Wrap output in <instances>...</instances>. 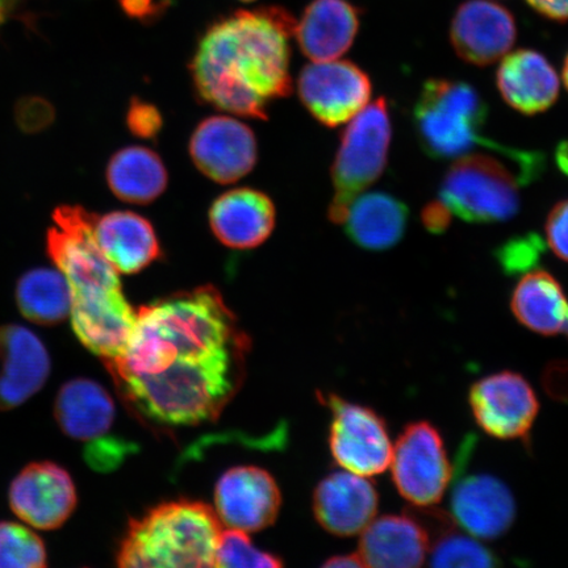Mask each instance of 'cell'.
I'll list each match as a JSON object with an SVG mask.
<instances>
[{
    "label": "cell",
    "instance_id": "1",
    "mask_svg": "<svg viewBox=\"0 0 568 568\" xmlns=\"http://www.w3.org/2000/svg\"><path fill=\"white\" fill-rule=\"evenodd\" d=\"M136 312L123 354L104 364L128 408L158 428L215 422L243 386L251 349L220 291L207 284Z\"/></svg>",
    "mask_w": 568,
    "mask_h": 568
},
{
    "label": "cell",
    "instance_id": "2",
    "mask_svg": "<svg viewBox=\"0 0 568 568\" xmlns=\"http://www.w3.org/2000/svg\"><path fill=\"white\" fill-rule=\"evenodd\" d=\"M295 21L267 7L239 11L213 23L190 63L199 98L232 115L264 120L274 102L290 95V38Z\"/></svg>",
    "mask_w": 568,
    "mask_h": 568
},
{
    "label": "cell",
    "instance_id": "3",
    "mask_svg": "<svg viewBox=\"0 0 568 568\" xmlns=\"http://www.w3.org/2000/svg\"><path fill=\"white\" fill-rule=\"evenodd\" d=\"M220 535L219 517L207 504L162 503L128 524L116 564L123 568L216 567Z\"/></svg>",
    "mask_w": 568,
    "mask_h": 568
},
{
    "label": "cell",
    "instance_id": "4",
    "mask_svg": "<svg viewBox=\"0 0 568 568\" xmlns=\"http://www.w3.org/2000/svg\"><path fill=\"white\" fill-rule=\"evenodd\" d=\"M412 115L418 142L433 160L459 159L478 144L504 151V146L483 139L488 105L466 82L426 81Z\"/></svg>",
    "mask_w": 568,
    "mask_h": 568
},
{
    "label": "cell",
    "instance_id": "5",
    "mask_svg": "<svg viewBox=\"0 0 568 568\" xmlns=\"http://www.w3.org/2000/svg\"><path fill=\"white\" fill-rule=\"evenodd\" d=\"M393 126L385 98L355 115L341 136L332 182L336 194L329 205L331 222L341 223L347 205L385 173Z\"/></svg>",
    "mask_w": 568,
    "mask_h": 568
},
{
    "label": "cell",
    "instance_id": "6",
    "mask_svg": "<svg viewBox=\"0 0 568 568\" xmlns=\"http://www.w3.org/2000/svg\"><path fill=\"white\" fill-rule=\"evenodd\" d=\"M439 196L454 215L474 224L508 222L521 203L516 175L487 154L457 159L444 176Z\"/></svg>",
    "mask_w": 568,
    "mask_h": 568
},
{
    "label": "cell",
    "instance_id": "7",
    "mask_svg": "<svg viewBox=\"0 0 568 568\" xmlns=\"http://www.w3.org/2000/svg\"><path fill=\"white\" fill-rule=\"evenodd\" d=\"M94 219L78 205H61L53 212L54 226L48 232V255L65 275L73 297L122 291L116 268L97 244Z\"/></svg>",
    "mask_w": 568,
    "mask_h": 568
},
{
    "label": "cell",
    "instance_id": "8",
    "mask_svg": "<svg viewBox=\"0 0 568 568\" xmlns=\"http://www.w3.org/2000/svg\"><path fill=\"white\" fill-rule=\"evenodd\" d=\"M389 466L397 493L416 507L435 506L453 478L444 438L426 422L412 423L403 429Z\"/></svg>",
    "mask_w": 568,
    "mask_h": 568
},
{
    "label": "cell",
    "instance_id": "9",
    "mask_svg": "<svg viewBox=\"0 0 568 568\" xmlns=\"http://www.w3.org/2000/svg\"><path fill=\"white\" fill-rule=\"evenodd\" d=\"M320 400L331 410L329 449L338 466L366 478L385 473L394 449L385 418L336 394Z\"/></svg>",
    "mask_w": 568,
    "mask_h": 568
},
{
    "label": "cell",
    "instance_id": "10",
    "mask_svg": "<svg viewBox=\"0 0 568 568\" xmlns=\"http://www.w3.org/2000/svg\"><path fill=\"white\" fill-rule=\"evenodd\" d=\"M371 78L351 61H323L305 67L297 78V94L318 123L336 128L371 101Z\"/></svg>",
    "mask_w": 568,
    "mask_h": 568
},
{
    "label": "cell",
    "instance_id": "11",
    "mask_svg": "<svg viewBox=\"0 0 568 568\" xmlns=\"http://www.w3.org/2000/svg\"><path fill=\"white\" fill-rule=\"evenodd\" d=\"M468 404L481 430L499 439H528L539 410L535 389L514 372L496 373L475 382Z\"/></svg>",
    "mask_w": 568,
    "mask_h": 568
},
{
    "label": "cell",
    "instance_id": "12",
    "mask_svg": "<svg viewBox=\"0 0 568 568\" xmlns=\"http://www.w3.org/2000/svg\"><path fill=\"white\" fill-rule=\"evenodd\" d=\"M189 149L199 172L220 184L243 180L258 160L254 132L230 116L204 119L191 134Z\"/></svg>",
    "mask_w": 568,
    "mask_h": 568
},
{
    "label": "cell",
    "instance_id": "13",
    "mask_svg": "<svg viewBox=\"0 0 568 568\" xmlns=\"http://www.w3.org/2000/svg\"><path fill=\"white\" fill-rule=\"evenodd\" d=\"M9 500L21 521L36 529L54 530L73 515L78 495L65 468L54 462H33L12 480Z\"/></svg>",
    "mask_w": 568,
    "mask_h": 568
},
{
    "label": "cell",
    "instance_id": "14",
    "mask_svg": "<svg viewBox=\"0 0 568 568\" xmlns=\"http://www.w3.org/2000/svg\"><path fill=\"white\" fill-rule=\"evenodd\" d=\"M215 504L220 521L253 532L272 527L280 515L282 495L272 474L264 468L236 466L217 480Z\"/></svg>",
    "mask_w": 568,
    "mask_h": 568
},
{
    "label": "cell",
    "instance_id": "15",
    "mask_svg": "<svg viewBox=\"0 0 568 568\" xmlns=\"http://www.w3.org/2000/svg\"><path fill=\"white\" fill-rule=\"evenodd\" d=\"M516 38L513 13L489 0H467L452 21L454 51L475 67H488L501 60L515 45Z\"/></svg>",
    "mask_w": 568,
    "mask_h": 568
},
{
    "label": "cell",
    "instance_id": "16",
    "mask_svg": "<svg viewBox=\"0 0 568 568\" xmlns=\"http://www.w3.org/2000/svg\"><path fill=\"white\" fill-rule=\"evenodd\" d=\"M0 410H11L31 399L51 374L45 345L19 324L0 326Z\"/></svg>",
    "mask_w": 568,
    "mask_h": 568
},
{
    "label": "cell",
    "instance_id": "17",
    "mask_svg": "<svg viewBox=\"0 0 568 568\" xmlns=\"http://www.w3.org/2000/svg\"><path fill=\"white\" fill-rule=\"evenodd\" d=\"M312 506L320 527L333 536L353 537L374 520L379 497L366 477L344 470L318 483Z\"/></svg>",
    "mask_w": 568,
    "mask_h": 568
},
{
    "label": "cell",
    "instance_id": "18",
    "mask_svg": "<svg viewBox=\"0 0 568 568\" xmlns=\"http://www.w3.org/2000/svg\"><path fill=\"white\" fill-rule=\"evenodd\" d=\"M452 510L468 535L480 539H496L513 528L516 501L500 479L488 474L460 478L452 495Z\"/></svg>",
    "mask_w": 568,
    "mask_h": 568
},
{
    "label": "cell",
    "instance_id": "19",
    "mask_svg": "<svg viewBox=\"0 0 568 568\" xmlns=\"http://www.w3.org/2000/svg\"><path fill=\"white\" fill-rule=\"evenodd\" d=\"M70 316L78 339L105 364L123 354L136 325L138 312L120 291L97 297H74Z\"/></svg>",
    "mask_w": 568,
    "mask_h": 568
},
{
    "label": "cell",
    "instance_id": "20",
    "mask_svg": "<svg viewBox=\"0 0 568 568\" xmlns=\"http://www.w3.org/2000/svg\"><path fill=\"white\" fill-rule=\"evenodd\" d=\"M275 216L272 199L254 189L226 191L212 203L209 213L212 233L236 251L266 243L275 229Z\"/></svg>",
    "mask_w": 568,
    "mask_h": 568
},
{
    "label": "cell",
    "instance_id": "21",
    "mask_svg": "<svg viewBox=\"0 0 568 568\" xmlns=\"http://www.w3.org/2000/svg\"><path fill=\"white\" fill-rule=\"evenodd\" d=\"M496 84L508 105L523 115L548 111L559 98V77L546 57L531 49L503 57Z\"/></svg>",
    "mask_w": 568,
    "mask_h": 568
},
{
    "label": "cell",
    "instance_id": "22",
    "mask_svg": "<svg viewBox=\"0 0 568 568\" xmlns=\"http://www.w3.org/2000/svg\"><path fill=\"white\" fill-rule=\"evenodd\" d=\"M429 537L414 516L386 515L361 532L358 556L364 567L412 568L424 565Z\"/></svg>",
    "mask_w": 568,
    "mask_h": 568
},
{
    "label": "cell",
    "instance_id": "23",
    "mask_svg": "<svg viewBox=\"0 0 568 568\" xmlns=\"http://www.w3.org/2000/svg\"><path fill=\"white\" fill-rule=\"evenodd\" d=\"M94 237L119 274H138L162 255L160 240L151 222L131 211L95 216Z\"/></svg>",
    "mask_w": 568,
    "mask_h": 568
},
{
    "label": "cell",
    "instance_id": "24",
    "mask_svg": "<svg viewBox=\"0 0 568 568\" xmlns=\"http://www.w3.org/2000/svg\"><path fill=\"white\" fill-rule=\"evenodd\" d=\"M359 30L357 9L346 0H314L295 23L294 33L305 57L333 61L349 51Z\"/></svg>",
    "mask_w": 568,
    "mask_h": 568
},
{
    "label": "cell",
    "instance_id": "25",
    "mask_svg": "<svg viewBox=\"0 0 568 568\" xmlns=\"http://www.w3.org/2000/svg\"><path fill=\"white\" fill-rule=\"evenodd\" d=\"M409 211L386 193L359 194L347 205L339 225L365 251L383 252L399 244L407 231Z\"/></svg>",
    "mask_w": 568,
    "mask_h": 568
},
{
    "label": "cell",
    "instance_id": "26",
    "mask_svg": "<svg viewBox=\"0 0 568 568\" xmlns=\"http://www.w3.org/2000/svg\"><path fill=\"white\" fill-rule=\"evenodd\" d=\"M115 403L99 383L78 378L63 385L54 402L57 424L67 436L92 442L105 436L115 422Z\"/></svg>",
    "mask_w": 568,
    "mask_h": 568
},
{
    "label": "cell",
    "instance_id": "27",
    "mask_svg": "<svg viewBox=\"0 0 568 568\" xmlns=\"http://www.w3.org/2000/svg\"><path fill=\"white\" fill-rule=\"evenodd\" d=\"M510 310L528 329L541 336L564 333L568 320V300L556 276L545 270H531L518 281L510 297Z\"/></svg>",
    "mask_w": 568,
    "mask_h": 568
},
{
    "label": "cell",
    "instance_id": "28",
    "mask_svg": "<svg viewBox=\"0 0 568 568\" xmlns=\"http://www.w3.org/2000/svg\"><path fill=\"white\" fill-rule=\"evenodd\" d=\"M106 184L120 201L145 205L165 193L169 175L160 155L145 146H128L112 155Z\"/></svg>",
    "mask_w": 568,
    "mask_h": 568
},
{
    "label": "cell",
    "instance_id": "29",
    "mask_svg": "<svg viewBox=\"0 0 568 568\" xmlns=\"http://www.w3.org/2000/svg\"><path fill=\"white\" fill-rule=\"evenodd\" d=\"M16 297L21 315L42 326L61 324L70 316L73 303L65 275L48 267L33 268L20 276Z\"/></svg>",
    "mask_w": 568,
    "mask_h": 568
},
{
    "label": "cell",
    "instance_id": "30",
    "mask_svg": "<svg viewBox=\"0 0 568 568\" xmlns=\"http://www.w3.org/2000/svg\"><path fill=\"white\" fill-rule=\"evenodd\" d=\"M429 552L433 567H495L499 558L474 537L459 535L454 527L430 538Z\"/></svg>",
    "mask_w": 568,
    "mask_h": 568
},
{
    "label": "cell",
    "instance_id": "31",
    "mask_svg": "<svg viewBox=\"0 0 568 568\" xmlns=\"http://www.w3.org/2000/svg\"><path fill=\"white\" fill-rule=\"evenodd\" d=\"M47 566V546L39 535L24 525L0 521V568Z\"/></svg>",
    "mask_w": 568,
    "mask_h": 568
},
{
    "label": "cell",
    "instance_id": "32",
    "mask_svg": "<svg viewBox=\"0 0 568 568\" xmlns=\"http://www.w3.org/2000/svg\"><path fill=\"white\" fill-rule=\"evenodd\" d=\"M283 560L273 554L262 551L254 546L246 531L233 529L220 535L216 567L231 568H276L282 567Z\"/></svg>",
    "mask_w": 568,
    "mask_h": 568
},
{
    "label": "cell",
    "instance_id": "33",
    "mask_svg": "<svg viewBox=\"0 0 568 568\" xmlns=\"http://www.w3.org/2000/svg\"><path fill=\"white\" fill-rule=\"evenodd\" d=\"M545 252L544 241L535 233L507 241L496 251V258L508 275L525 274L535 270Z\"/></svg>",
    "mask_w": 568,
    "mask_h": 568
},
{
    "label": "cell",
    "instance_id": "34",
    "mask_svg": "<svg viewBox=\"0 0 568 568\" xmlns=\"http://www.w3.org/2000/svg\"><path fill=\"white\" fill-rule=\"evenodd\" d=\"M13 113H16V122L20 130L28 134L48 130L55 119L53 104L38 95L19 99Z\"/></svg>",
    "mask_w": 568,
    "mask_h": 568
},
{
    "label": "cell",
    "instance_id": "35",
    "mask_svg": "<svg viewBox=\"0 0 568 568\" xmlns=\"http://www.w3.org/2000/svg\"><path fill=\"white\" fill-rule=\"evenodd\" d=\"M126 126L134 136L153 140L162 131L163 119L158 106L134 98L128 106Z\"/></svg>",
    "mask_w": 568,
    "mask_h": 568
},
{
    "label": "cell",
    "instance_id": "36",
    "mask_svg": "<svg viewBox=\"0 0 568 568\" xmlns=\"http://www.w3.org/2000/svg\"><path fill=\"white\" fill-rule=\"evenodd\" d=\"M84 449V459L88 465L98 471H109L123 460L126 446L116 438L99 437L89 442Z\"/></svg>",
    "mask_w": 568,
    "mask_h": 568
},
{
    "label": "cell",
    "instance_id": "37",
    "mask_svg": "<svg viewBox=\"0 0 568 568\" xmlns=\"http://www.w3.org/2000/svg\"><path fill=\"white\" fill-rule=\"evenodd\" d=\"M545 232L554 254L568 264V199L554 205L546 220Z\"/></svg>",
    "mask_w": 568,
    "mask_h": 568
},
{
    "label": "cell",
    "instance_id": "38",
    "mask_svg": "<svg viewBox=\"0 0 568 568\" xmlns=\"http://www.w3.org/2000/svg\"><path fill=\"white\" fill-rule=\"evenodd\" d=\"M542 385L552 399L568 402V362H552L546 367Z\"/></svg>",
    "mask_w": 568,
    "mask_h": 568
},
{
    "label": "cell",
    "instance_id": "39",
    "mask_svg": "<svg viewBox=\"0 0 568 568\" xmlns=\"http://www.w3.org/2000/svg\"><path fill=\"white\" fill-rule=\"evenodd\" d=\"M452 211L438 199L425 205L422 211V222L425 230L433 234H443L452 224Z\"/></svg>",
    "mask_w": 568,
    "mask_h": 568
},
{
    "label": "cell",
    "instance_id": "40",
    "mask_svg": "<svg viewBox=\"0 0 568 568\" xmlns=\"http://www.w3.org/2000/svg\"><path fill=\"white\" fill-rule=\"evenodd\" d=\"M542 17L556 20H568V0H527Z\"/></svg>",
    "mask_w": 568,
    "mask_h": 568
},
{
    "label": "cell",
    "instance_id": "41",
    "mask_svg": "<svg viewBox=\"0 0 568 568\" xmlns=\"http://www.w3.org/2000/svg\"><path fill=\"white\" fill-rule=\"evenodd\" d=\"M328 568H357L364 567L357 552L344 554V556L332 557L324 564Z\"/></svg>",
    "mask_w": 568,
    "mask_h": 568
},
{
    "label": "cell",
    "instance_id": "42",
    "mask_svg": "<svg viewBox=\"0 0 568 568\" xmlns=\"http://www.w3.org/2000/svg\"><path fill=\"white\" fill-rule=\"evenodd\" d=\"M556 161L560 172L568 176V140L558 145Z\"/></svg>",
    "mask_w": 568,
    "mask_h": 568
},
{
    "label": "cell",
    "instance_id": "43",
    "mask_svg": "<svg viewBox=\"0 0 568 568\" xmlns=\"http://www.w3.org/2000/svg\"><path fill=\"white\" fill-rule=\"evenodd\" d=\"M12 10V0H0V27L9 19Z\"/></svg>",
    "mask_w": 568,
    "mask_h": 568
},
{
    "label": "cell",
    "instance_id": "44",
    "mask_svg": "<svg viewBox=\"0 0 568 568\" xmlns=\"http://www.w3.org/2000/svg\"><path fill=\"white\" fill-rule=\"evenodd\" d=\"M562 77H564L565 87L568 91V53H567L565 62H564Z\"/></svg>",
    "mask_w": 568,
    "mask_h": 568
},
{
    "label": "cell",
    "instance_id": "45",
    "mask_svg": "<svg viewBox=\"0 0 568 568\" xmlns=\"http://www.w3.org/2000/svg\"><path fill=\"white\" fill-rule=\"evenodd\" d=\"M565 335L568 337V320H567V324L565 326V331H564Z\"/></svg>",
    "mask_w": 568,
    "mask_h": 568
},
{
    "label": "cell",
    "instance_id": "46",
    "mask_svg": "<svg viewBox=\"0 0 568 568\" xmlns=\"http://www.w3.org/2000/svg\"><path fill=\"white\" fill-rule=\"evenodd\" d=\"M244 2H252V0H244Z\"/></svg>",
    "mask_w": 568,
    "mask_h": 568
}]
</instances>
